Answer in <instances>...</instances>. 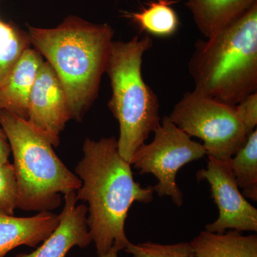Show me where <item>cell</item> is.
<instances>
[{
  "instance_id": "ba28073f",
  "label": "cell",
  "mask_w": 257,
  "mask_h": 257,
  "mask_svg": "<svg viewBox=\"0 0 257 257\" xmlns=\"http://www.w3.org/2000/svg\"><path fill=\"white\" fill-rule=\"evenodd\" d=\"M198 181L206 180L219 209V216L208 224L206 230L222 234L226 230L257 231V209L240 191L229 165V160L220 161L209 157L207 169L197 173Z\"/></svg>"
},
{
  "instance_id": "ac0fdd59",
  "label": "cell",
  "mask_w": 257,
  "mask_h": 257,
  "mask_svg": "<svg viewBox=\"0 0 257 257\" xmlns=\"http://www.w3.org/2000/svg\"><path fill=\"white\" fill-rule=\"evenodd\" d=\"M124 251L133 257H196L190 242L161 244L151 242L134 244L130 242Z\"/></svg>"
},
{
  "instance_id": "9a60e30c",
  "label": "cell",
  "mask_w": 257,
  "mask_h": 257,
  "mask_svg": "<svg viewBox=\"0 0 257 257\" xmlns=\"http://www.w3.org/2000/svg\"><path fill=\"white\" fill-rule=\"evenodd\" d=\"M177 3L175 0L152 1L140 12L127 13L126 17L148 35L170 37L180 25L178 15L172 7Z\"/></svg>"
},
{
  "instance_id": "5b68a950",
  "label": "cell",
  "mask_w": 257,
  "mask_h": 257,
  "mask_svg": "<svg viewBox=\"0 0 257 257\" xmlns=\"http://www.w3.org/2000/svg\"><path fill=\"white\" fill-rule=\"evenodd\" d=\"M0 125L14 157L17 208L50 211L60 207L62 194L80 188V179L64 165L52 144L26 120L10 111L0 110Z\"/></svg>"
},
{
  "instance_id": "30bf717a",
  "label": "cell",
  "mask_w": 257,
  "mask_h": 257,
  "mask_svg": "<svg viewBox=\"0 0 257 257\" xmlns=\"http://www.w3.org/2000/svg\"><path fill=\"white\" fill-rule=\"evenodd\" d=\"M77 201L76 192L64 195V208L59 215L60 223L55 231L36 251L19 253L15 257H64L74 246H89L92 238L87 225V207L77 205Z\"/></svg>"
},
{
  "instance_id": "ffe728a7",
  "label": "cell",
  "mask_w": 257,
  "mask_h": 257,
  "mask_svg": "<svg viewBox=\"0 0 257 257\" xmlns=\"http://www.w3.org/2000/svg\"><path fill=\"white\" fill-rule=\"evenodd\" d=\"M238 117L250 135L256 130L257 125V92L246 96L235 105Z\"/></svg>"
},
{
  "instance_id": "6da1fadb",
  "label": "cell",
  "mask_w": 257,
  "mask_h": 257,
  "mask_svg": "<svg viewBox=\"0 0 257 257\" xmlns=\"http://www.w3.org/2000/svg\"><path fill=\"white\" fill-rule=\"evenodd\" d=\"M84 156L75 168L82 186L78 200L88 203V227L98 256L112 247L124 250L130 243L124 224L134 203L153 200V187H142L133 177L132 166L118 150L114 137L86 139Z\"/></svg>"
},
{
  "instance_id": "8fae6325",
  "label": "cell",
  "mask_w": 257,
  "mask_h": 257,
  "mask_svg": "<svg viewBox=\"0 0 257 257\" xmlns=\"http://www.w3.org/2000/svg\"><path fill=\"white\" fill-rule=\"evenodd\" d=\"M43 62L42 55L35 49L30 47L23 52L0 87V110L28 119L30 94Z\"/></svg>"
},
{
  "instance_id": "603a6c76",
  "label": "cell",
  "mask_w": 257,
  "mask_h": 257,
  "mask_svg": "<svg viewBox=\"0 0 257 257\" xmlns=\"http://www.w3.org/2000/svg\"><path fill=\"white\" fill-rule=\"evenodd\" d=\"M0 1H2V0H0Z\"/></svg>"
},
{
  "instance_id": "e0dca14e",
  "label": "cell",
  "mask_w": 257,
  "mask_h": 257,
  "mask_svg": "<svg viewBox=\"0 0 257 257\" xmlns=\"http://www.w3.org/2000/svg\"><path fill=\"white\" fill-rule=\"evenodd\" d=\"M31 45L28 32L0 20V87L23 52Z\"/></svg>"
},
{
  "instance_id": "7402d4cb",
  "label": "cell",
  "mask_w": 257,
  "mask_h": 257,
  "mask_svg": "<svg viewBox=\"0 0 257 257\" xmlns=\"http://www.w3.org/2000/svg\"><path fill=\"white\" fill-rule=\"evenodd\" d=\"M118 252L119 251L116 248L112 247L109 251L99 257H118Z\"/></svg>"
},
{
  "instance_id": "9c48e42d",
  "label": "cell",
  "mask_w": 257,
  "mask_h": 257,
  "mask_svg": "<svg viewBox=\"0 0 257 257\" xmlns=\"http://www.w3.org/2000/svg\"><path fill=\"white\" fill-rule=\"evenodd\" d=\"M72 119L62 83L47 61L44 60L32 87L27 121L45 137L52 146H59L60 135Z\"/></svg>"
},
{
  "instance_id": "2e32d148",
  "label": "cell",
  "mask_w": 257,
  "mask_h": 257,
  "mask_svg": "<svg viewBox=\"0 0 257 257\" xmlns=\"http://www.w3.org/2000/svg\"><path fill=\"white\" fill-rule=\"evenodd\" d=\"M230 167L245 197L257 201V130L229 160Z\"/></svg>"
},
{
  "instance_id": "5bb4252c",
  "label": "cell",
  "mask_w": 257,
  "mask_h": 257,
  "mask_svg": "<svg viewBox=\"0 0 257 257\" xmlns=\"http://www.w3.org/2000/svg\"><path fill=\"white\" fill-rule=\"evenodd\" d=\"M196 257H257L256 235L239 231L222 234L202 231L190 241Z\"/></svg>"
},
{
  "instance_id": "8992f818",
  "label": "cell",
  "mask_w": 257,
  "mask_h": 257,
  "mask_svg": "<svg viewBox=\"0 0 257 257\" xmlns=\"http://www.w3.org/2000/svg\"><path fill=\"white\" fill-rule=\"evenodd\" d=\"M168 117L190 138L200 139L206 155L217 160H230L249 135L238 117L235 106L195 91L186 92Z\"/></svg>"
},
{
  "instance_id": "277c9868",
  "label": "cell",
  "mask_w": 257,
  "mask_h": 257,
  "mask_svg": "<svg viewBox=\"0 0 257 257\" xmlns=\"http://www.w3.org/2000/svg\"><path fill=\"white\" fill-rule=\"evenodd\" d=\"M153 46L150 35L113 41L105 73L111 88L109 109L119 125L118 150L130 162L161 123L158 96L143 78V56Z\"/></svg>"
},
{
  "instance_id": "3957f363",
  "label": "cell",
  "mask_w": 257,
  "mask_h": 257,
  "mask_svg": "<svg viewBox=\"0 0 257 257\" xmlns=\"http://www.w3.org/2000/svg\"><path fill=\"white\" fill-rule=\"evenodd\" d=\"M194 91L235 106L257 92V4L214 36L198 40L189 62Z\"/></svg>"
},
{
  "instance_id": "4fadbf2b",
  "label": "cell",
  "mask_w": 257,
  "mask_h": 257,
  "mask_svg": "<svg viewBox=\"0 0 257 257\" xmlns=\"http://www.w3.org/2000/svg\"><path fill=\"white\" fill-rule=\"evenodd\" d=\"M257 0H187L199 31L206 39L214 36L241 18Z\"/></svg>"
},
{
  "instance_id": "7c38bea8",
  "label": "cell",
  "mask_w": 257,
  "mask_h": 257,
  "mask_svg": "<svg viewBox=\"0 0 257 257\" xmlns=\"http://www.w3.org/2000/svg\"><path fill=\"white\" fill-rule=\"evenodd\" d=\"M59 223V215L50 211L30 217L0 213V257L22 245L35 247L50 236Z\"/></svg>"
},
{
  "instance_id": "52a82bcc",
  "label": "cell",
  "mask_w": 257,
  "mask_h": 257,
  "mask_svg": "<svg viewBox=\"0 0 257 257\" xmlns=\"http://www.w3.org/2000/svg\"><path fill=\"white\" fill-rule=\"evenodd\" d=\"M154 134L151 143L144 144L134 153L130 165L141 175L155 176L157 184L154 191L160 197H170L181 207L183 194L176 181L177 173L184 166L205 156V149L179 130L168 116L161 120Z\"/></svg>"
},
{
  "instance_id": "7a4b0ae2",
  "label": "cell",
  "mask_w": 257,
  "mask_h": 257,
  "mask_svg": "<svg viewBox=\"0 0 257 257\" xmlns=\"http://www.w3.org/2000/svg\"><path fill=\"white\" fill-rule=\"evenodd\" d=\"M28 33L62 83L72 119L81 121L97 97L114 41L112 28L69 15L55 28L29 26Z\"/></svg>"
},
{
  "instance_id": "44dd1931",
  "label": "cell",
  "mask_w": 257,
  "mask_h": 257,
  "mask_svg": "<svg viewBox=\"0 0 257 257\" xmlns=\"http://www.w3.org/2000/svg\"><path fill=\"white\" fill-rule=\"evenodd\" d=\"M10 154H11V148H10L9 141L4 130L0 125V163H6L9 162Z\"/></svg>"
},
{
  "instance_id": "d6986e66",
  "label": "cell",
  "mask_w": 257,
  "mask_h": 257,
  "mask_svg": "<svg viewBox=\"0 0 257 257\" xmlns=\"http://www.w3.org/2000/svg\"><path fill=\"white\" fill-rule=\"evenodd\" d=\"M18 204V184L14 166L0 163V213L14 215Z\"/></svg>"
}]
</instances>
